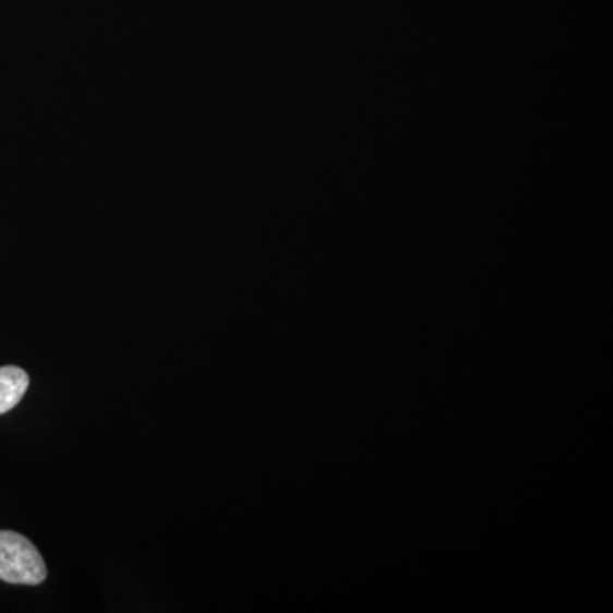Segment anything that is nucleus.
Here are the masks:
<instances>
[{"mask_svg":"<svg viewBox=\"0 0 613 613\" xmlns=\"http://www.w3.org/2000/svg\"><path fill=\"white\" fill-rule=\"evenodd\" d=\"M29 387V377L20 366H0V414L16 408Z\"/></svg>","mask_w":613,"mask_h":613,"instance_id":"2","label":"nucleus"},{"mask_svg":"<svg viewBox=\"0 0 613 613\" xmlns=\"http://www.w3.org/2000/svg\"><path fill=\"white\" fill-rule=\"evenodd\" d=\"M0 579L12 585H39L47 566L38 549L16 532H0Z\"/></svg>","mask_w":613,"mask_h":613,"instance_id":"1","label":"nucleus"}]
</instances>
